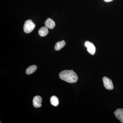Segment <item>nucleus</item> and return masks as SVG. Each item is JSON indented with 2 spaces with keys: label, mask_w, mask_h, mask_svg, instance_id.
Here are the masks:
<instances>
[{
  "label": "nucleus",
  "mask_w": 123,
  "mask_h": 123,
  "mask_svg": "<svg viewBox=\"0 0 123 123\" xmlns=\"http://www.w3.org/2000/svg\"><path fill=\"white\" fill-rule=\"evenodd\" d=\"M59 77L62 80L70 83H75L78 80L76 74L72 70L62 71L59 74Z\"/></svg>",
  "instance_id": "f257e3e1"
},
{
  "label": "nucleus",
  "mask_w": 123,
  "mask_h": 123,
  "mask_svg": "<svg viewBox=\"0 0 123 123\" xmlns=\"http://www.w3.org/2000/svg\"><path fill=\"white\" fill-rule=\"evenodd\" d=\"M35 27V24L31 20H28L25 21L23 30L24 32L26 33H30L34 29Z\"/></svg>",
  "instance_id": "f03ea898"
},
{
  "label": "nucleus",
  "mask_w": 123,
  "mask_h": 123,
  "mask_svg": "<svg viewBox=\"0 0 123 123\" xmlns=\"http://www.w3.org/2000/svg\"><path fill=\"white\" fill-rule=\"evenodd\" d=\"M113 0H104V1L106 2H110Z\"/></svg>",
  "instance_id": "f8f14e48"
},
{
  "label": "nucleus",
  "mask_w": 123,
  "mask_h": 123,
  "mask_svg": "<svg viewBox=\"0 0 123 123\" xmlns=\"http://www.w3.org/2000/svg\"><path fill=\"white\" fill-rule=\"evenodd\" d=\"M45 26L50 29H52L55 25V22L52 18H49L45 22Z\"/></svg>",
  "instance_id": "0eeeda50"
},
{
  "label": "nucleus",
  "mask_w": 123,
  "mask_h": 123,
  "mask_svg": "<svg viewBox=\"0 0 123 123\" xmlns=\"http://www.w3.org/2000/svg\"><path fill=\"white\" fill-rule=\"evenodd\" d=\"M65 44H66V43L64 40H62L61 42H57L55 45V50L56 51H59L64 47Z\"/></svg>",
  "instance_id": "1a4fd4ad"
},
{
  "label": "nucleus",
  "mask_w": 123,
  "mask_h": 123,
  "mask_svg": "<svg viewBox=\"0 0 123 123\" xmlns=\"http://www.w3.org/2000/svg\"><path fill=\"white\" fill-rule=\"evenodd\" d=\"M104 85L106 89L111 90L114 89V86L111 80L107 77H104L103 78Z\"/></svg>",
  "instance_id": "7ed1b4c3"
},
{
  "label": "nucleus",
  "mask_w": 123,
  "mask_h": 123,
  "mask_svg": "<svg viewBox=\"0 0 123 123\" xmlns=\"http://www.w3.org/2000/svg\"><path fill=\"white\" fill-rule=\"evenodd\" d=\"M42 97L39 96H36L33 99V105L36 108L41 107L42 106Z\"/></svg>",
  "instance_id": "39448f33"
},
{
  "label": "nucleus",
  "mask_w": 123,
  "mask_h": 123,
  "mask_svg": "<svg viewBox=\"0 0 123 123\" xmlns=\"http://www.w3.org/2000/svg\"><path fill=\"white\" fill-rule=\"evenodd\" d=\"M37 67L35 65H31V66H29L26 69V73L27 75L32 74L35 72L36 70L37 69Z\"/></svg>",
  "instance_id": "9d476101"
},
{
  "label": "nucleus",
  "mask_w": 123,
  "mask_h": 123,
  "mask_svg": "<svg viewBox=\"0 0 123 123\" xmlns=\"http://www.w3.org/2000/svg\"><path fill=\"white\" fill-rule=\"evenodd\" d=\"M50 103L52 105L57 106L59 104L58 98L55 96H52L50 98Z\"/></svg>",
  "instance_id": "9b49d317"
},
{
  "label": "nucleus",
  "mask_w": 123,
  "mask_h": 123,
  "mask_svg": "<svg viewBox=\"0 0 123 123\" xmlns=\"http://www.w3.org/2000/svg\"><path fill=\"white\" fill-rule=\"evenodd\" d=\"M114 113L117 118L119 120L121 123H123V109L121 108L117 109Z\"/></svg>",
  "instance_id": "423d86ee"
},
{
  "label": "nucleus",
  "mask_w": 123,
  "mask_h": 123,
  "mask_svg": "<svg viewBox=\"0 0 123 123\" xmlns=\"http://www.w3.org/2000/svg\"><path fill=\"white\" fill-rule=\"evenodd\" d=\"M85 46L87 48V51L91 55H94L95 52V47L92 43L88 41H86Z\"/></svg>",
  "instance_id": "20e7f679"
},
{
  "label": "nucleus",
  "mask_w": 123,
  "mask_h": 123,
  "mask_svg": "<svg viewBox=\"0 0 123 123\" xmlns=\"http://www.w3.org/2000/svg\"><path fill=\"white\" fill-rule=\"evenodd\" d=\"M48 28L46 26L42 27L38 31V34L41 37H44L48 34Z\"/></svg>",
  "instance_id": "6e6552de"
}]
</instances>
